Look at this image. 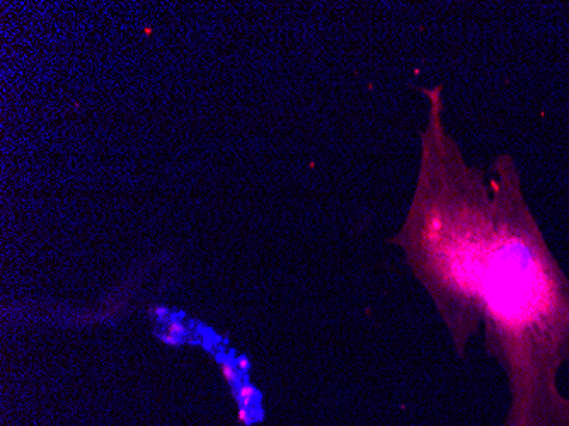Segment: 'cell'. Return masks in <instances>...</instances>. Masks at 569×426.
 I'll return each mask as SVG.
<instances>
[{
  "mask_svg": "<svg viewBox=\"0 0 569 426\" xmlns=\"http://www.w3.org/2000/svg\"><path fill=\"white\" fill-rule=\"evenodd\" d=\"M152 314H153V316H155V319H157V321H164L166 317L169 316V308H166V307H160V305H158V307L153 308Z\"/></svg>",
  "mask_w": 569,
  "mask_h": 426,
  "instance_id": "cell-9",
  "label": "cell"
},
{
  "mask_svg": "<svg viewBox=\"0 0 569 426\" xmlns=\"http://www.w3.org/2000/svg\"><path fill=\"white\" fill-rule=\"evenodd\" d=\"M158 338H160V341L162 343H166L167 346H181L183 344V341L184 339H181V338H177V336H174V334H171V332H160V334H158Z\"/></svg>",
  "mask_w": 569,
  "mask_h": 426,
  "instance_id": "cell-6",
  "label": "cell"
},
{
  "mask_svg": "<svg viewBox=\"0 0 569 426\" xmlns=\"http://www.w3.org/2000/svg\"><path fill=\"white\" fill-rule=\"evenodd\" d=\"M218 362H220V370H222V377L223 380H225L228 385L232 387H237L239 383H242V373L237 370V367L232 362H228V360L218 357Z\"/></svg>",
  "mask_w": 569,
  "mask_h": 426,
  "instance_id": "cell-4",
  "label": "cell"
},
{
  "mask_svg": "<svg viewBox=\"0 0 569 426\" xmlns=\"http://www.w3.org/2000/svg\"><path fill=\"white\" fill-rule=\"evenodd\" d=\"M496 230L474 283L486 353L506 373L501 426H569L559 370L569 362V278L526 203L518 166L500 153L489 169Z\"/></svg>",
  "mask_w": 569,
  "mask_h": 426,
  "instance_id": "cell-1",
  "label": "cell"
},
{
  "mask_svg": "<svg viewBox=\"0 0 569 426\" xmlns=\"http://www.w3.org/2000/svg\"><path fill=\"white\" fill-rule=\"evenodd\" d=\"M145 34H147V36H150V34H152V29H150V27H145Z\"/></svg>",
  "mask_w": 569,
  "mask_h": 426,
  "instance_id": "cell-10",
  "label": "cell"
},
{
  "mask_svg": "<svg viewBox=\"0 0 569 426\" xmlns=\"http://www.w3.org/2000/svg\"><path fill=\"white\" fill-rule=\"evenodd\" d=\"M254 421V418L251 416L249 407H239V423L244 426H249Z\"/></svg>",
  "mask_w": 569,
  "mask_h": 426,
  "instance_id": "cell-7",
  "label": "cell"
},
{
  "mask_svg": "<svg viewBox=\"0 0 569 426\" xmlns=\"http://www.w3.org/2000/svg\"><path fill=\"white\" fill-rule=\"evenodd\" d=\"M258 397V391L247 382H242L235 387V399L239 402V407H253Z\"/></svg>",
  "mask_w": 569,
  "mask_h": 426,
  "instance_id": "cell-3",
  "label": "cell"
},
{
  "mask_svg": "<svg viewBox=\"0 0 569 426\" xmlns=\"http://www.w3.org/2000/svg\"><path fill=\"white\" fill-rule=\"evenodd\" d=\"M235 367H237V370H239V372L242 373V375L249 372L251 365H249V360H247V357H239V358H237V360H235Z\"/></svg>",
  "mask_w": 569,
  "mask_h": 426,
  "instance_id": "cell-8",
  "label": "cell"
},
{
  "mask_svg": "<svg viewBox=\"0 0 569 426\" xmlns=\"http://www.w3.org/2000/svg\"><path fill=\"white\" fill-rule=\"evenodd\" d=\"M428 121L421 132L416 188L402 228V247L416 280L435 303L459 358L479 329L472 314L474 278L496 230L493 191L481 167L465 161L443 121L441 86L423 89Z\"/></svg>",
  "mask_w": 569,
  "mask_h": 426,
  "instance_id": "cell-2",
  "label": "cell"
},
{
  "mask_svg": "<svg viewBox=\"0 0 569 426\" xmlns=\"http://www.w3.org/2000/svg\"><path fill=\"white\" fill-rule=\"evenodd\" d=\"M166 331L171 332V334L177 336V338H181V339H186L189 336V329H188V327H186L179 319H174V317H172V319L167 322V329Z\"/></svg>",
  "mask_w": 569,
  "mask_h": 426,
  "instance_id": "cell-5",
  "label": "cell"
}]
</instances>
